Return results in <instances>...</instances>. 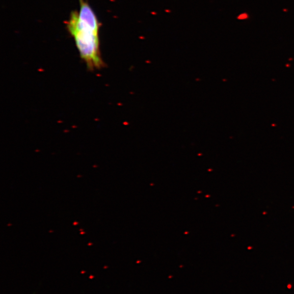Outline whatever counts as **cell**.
Here are the masks:
<instances>
[{
	"mask_svg": "<svg viewBox=\"0 0 294 294\" xmlns=\"http://www.w3.org/2000/svg\"><path fill=\"white\" fill-rule=\"evenodd\" d=\"M80 11H73L66 22L67 30L74 39L82 60L91 72L105 66L101 52V24L86 0H79Z\"/></svg>",
	"mask_w": 294,
	"mask_h": 294,
	"instance_id": "cell-1",
	"label": "cell"
},
{
	"mask_svg": "<svg viewBox=\"0 0 294 294\" xmlns=\"http://www.w3.org/2000/svg\"><path fill=\"white\" fill-rule=\"evenodd\" d=\"M248 17L247 14L246 13L241 14L239 16V19L240 20H245Z\"/></svg>",
	"mask_w": 294,
	"mask_h": 294,
	"instance_id": "cell-2",
	"label": "cell"
}]
</instances>
